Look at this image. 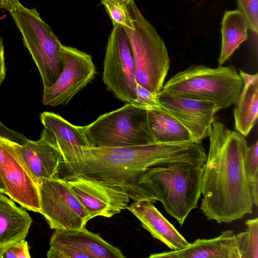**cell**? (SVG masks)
<instances>
[{"mask_svg":"<svg viewBox=\"0 0 258 258\" xmlns=\"http://www.w3.org/2000/svg\"><path fill=\"white\" fill-rule=\"evenodd\" d=\"M208 137L200 208L208 220L230 223L252 212L251 191L244 168L248 146L244 137L228 128L216 116Z\"/></svg>","mask_w":258,"mask_h":258,"instance_id":"1","label":"cell"},{"mask_svg":"<svg viewBox=\"0 0 258 258\" xmlns=\"http://www.w3.org/2000/svg\"><path fill=\"white\" fill-rule=\"evenodd\" d=\"M83 154L80 175L117 187L133 202L145 200L139 180L147 168L178 162L202 166L207 158L202 141L90 148Z\"/></svg>","mask_w":258,"mask_h":258,"instance_id":"2","label":"cell"},{"mask_svg":"<svg viewBox=\"0 0 258 258\" xmlns=\"http://www.w3.org/2000/svg\"><path fill=\"white\" fill-rule=\"evenodd\" d=\"M202 166L187 162L147 168L139 184L145 200L160 202L166 212L182 226L201 195Z\"/></svg>","mask_w":258,"mask_h":258,"instance_id":"3","label":"cell"},{"mask_svg":"<svg viewBox=\"0 0 258 258\" xmlns=\"http://www.w3.org/2000/svg\"><path fill=\"white\" fill-rule=\"evenodd\" d=\"M243 83L232 65L211 68L194 64L174 75L162 90L211 101L220 110L235 103Z\"/></svg>","mask_w":258,"mask_h":258,"instance_id":"4","label":"cell"},{"mask_svg":"<svg viewBox=\"0 0 258 258\" xmlns=\"http://www.w3.org/2000/svg\"><path fill=\"white\" fill-rule=\"evenodd\" d=\"M135 29H125L132 46L137 83L154 94L163 89L170 68L165 44L135 2L128 7Z\"/></svg>","mask_w":258,"mask_h":258,"instance_id":"5","label":"cell"},{"mask_svg":"<svg viewBox=\"0 0 258 258\" xmlns=\"http://www.w3.org/2000/svg\"><path fill=\"white\" fill-rule=\"evenodd\" d=\"M11 14L38 68L43 90L51 87L64 67V46L35 8L28 9L21 4Z\"/></svg>","mask_w":258,"mask_h":258,"instance_id":"6","label":"cell"},{"mask_svg":"<svg viewBox=\"0 0 258 258\" xmlns=\"http://www.w3.org/2000/svg\"><path fill=\"white\" fill-rule=\"evenodd\" d=\"M92 148H118L155 143L150 130L147 110L126 103L99 116L84 126Z\"/></svg>","mask_w":258,"mask_h":258,"instance_id":"7","label":"cell"},{"mask_svg":"<svg viewBox=\"0 0 258 258\" xmlns=\"http://www.w3.org/2000/svg\"><path fill=\"white\" fill-rule=\"evenodd\" d=\"M102 80L118 99L131 103L137 83L131 42L125 29L114 25L108 38L103 62Z\"/></svg>","mask_w":258,"mask_h":258,"instance_id":"8","label":"cell"},{"mask_svg":"<svg viewBox=\"0 0 258 258\" xmlns=\"http://www.w3.org/2000/svg\"><path fill=\"white\" fill-rule=\"evenodd\" d=\"M41 213L55 230L82 229L90 216L67 181L61 178L39 179Z\"/></svg>","mask_w":258,"mask_h":258,"instance_id":"9","label":"cell"},{"mask_svg":"<svg viewBox=\"0 0 258 258\" xmlns=\"http://www.w3.org/2000/svg\"><path fill=\"white\" fill-rule=\"evenodd\" d=\"M40 118L43 126L40 138L56 149L61 156L60 178L68 180L80 175L84 150L92 148L84 126L74 125L51 112H42Z\"/></svg>","mask_w":258,"mask_h":258,"instance_id":"10","label":"cell"},{"mask_svg":"<svg viewBox=\"0 0 258 258\" xmlns=\"http://www.w3.org/2000/svg\"><path fill=\"white\" fill-rule=\"evenodd\" d=\"M21 145L0 138V177L5 194L22 207L41 214L37 182L23 159Z\"/></svg>","mask_w":258,"mask_h":258,"instance_id":"11","label":"cell"},{"mask_svg":"<svg viewBox=\"0 0 258 258\" xmlns=\"http://www.w3.org/2000/svg\"><path fill=\"white\" fill-rule=\"evenodd\" d=\"M65 64L55 83L43 90V105H67L84 88L96 74L92 56L76 48L64 46Z\"/></svg>","mask_w":258,"mask_h":258,"instance_id":"12","label":"cell"},{"mask_svg":"<svg viewBox=\"0 0 258 258\" xmlns=\"http://www.w3.org/2000/svg\"><path fill=\"white\" fill-rule=\"evenodd\" d=\"M156 97L162 108L181 123L196 140L208 137L215 114L220 110L214 103L164 90Z\"/></svg>","mask_w":258,"mask_h":258,"instance_id":"13","label":"cell"},{"mask_svg":"<svg viewBox=\"0 0 258 258\" xmlns=\"http://www.w3.org/2000/svg\"><path fill=\"white\" fill-rule=\"evenodd\" d=\"M91 219L111 217L126 209L130 198L119 188L83 175L66 180Z\"/></svg>","mask_w":258,"mask_h":258,"instance_id":"14","label":"cell"},{"mask_svg":"<svg viewBox=\"0 0 258 258\" xmlns=\"http://www.w3.org/2000/svg\"><path fill=\"white\" fill-rule=\"evenodd\" d=\"M150 258H240L236 235L233 230L223 231L211 239H197L185 247L153 253Z\"/></svg>","mask_w":258,"mask_h":258,"instance_id":"15","label":"cell"},{"mask_svg":"<svg viewBox=\"0 0 258 258\" xmlns=\"http://www.w3.org/2000/svg\"><path fill=\"white\" fill-rule=\"evenodd\" d=\"M141 222L142 227L155 238L172 250L187 246L189 242L148 200L133 202L126 208Z\"/></svg>","mask_w":258,"mask_h":258,"instance_id":"16","label":"cell"},{"mask_svg":"<svg viewBox=\"0 0 258 258\" xmlns=\"http://www.w3.org/2000/svg\"><path fill=\"white\" fill-rule=\"evenodd\" d=\"M49 245H62L84 252L90 258H124L121 250L85 228L55 230Z\"/></svg>","mask_w":258,"mask_h":258,"instance_id":"17","label":"cell"},{"mask_svg":"<svg viewBox=\"0 0 258 258\" xmlns=\"http://www.w3.org/2000/svg\"><path fill=\"white\" fill-rule=\"evenodd\" d=\"M23 159L38 182L40 179L60 178L62 160L58 151L42 138L27 139L21 145Z\"/></svg>","mask_w":258,"mask_h":258,"instance_id":"18","label":"cell"},{"mask_svg":"<svg viewBox=\"0 0 258 258\" xmlns=\"http://www.w3.org/2000/svg\"><path fill=\"white\" fill-rule=\"evenodd\" d=\"M243 86L234 109L235 130L245 138L255 124L258 115V74L240 70Z\"/></svg>","mask_w":258,"mask_h":258,"instance_id":"19","label":"cell"},{"mask_svg":"<svg viewBox=\"0 0 258 258\" xmlns=\"http://www.w3.org/2000/svg\"><path fill=\"white\" fill-rule=\"evenodd\" d=\"M32 222L27 212L0 194V250L25 239Z\"/></svg>","mask_w":258,"mask_h":258,"instance_id":"20","label":"cell"},{"mask_svg":"<svg viewBox=\"0 0 258 258\" xmlns=\"http://www.w3.org/2000/svg\"><path fill=\"white\" fill-rule=\"evenodd\" d=\"M147 117L155 142L178 143L197 141L181 123L162 107L147 110Z\"/></svg>","mask_w":258,"mask_h":258,"instance_id":"21","label":"cell"},{"mask_svg":"<svg viewBox=\"0 0 258 258\" xmlns=\"http://www.w3.org/2000/svg\"><path fill=\"white\" fill-rule=\"evenodd\" d=\"M248 26L241 12L237 10L226 11L221 23V47L218 59L222 66L240 45L247 39Z\"/></svg>","mask_w":258,"mask_h":258,"instance_id":"22","label":"cell"},{"mask_svg":"<svg viewBox=\"0 0 258 258\" xmlns=\"http://www.w3.org/2000/svg\"><path fill=\"white\" fill-rule=\"evenodd\" d=\"M244 168L250 186L253 203L258 205V142L247 147L244 155Z\"/></svg>","mask_w":258,"mask_h":258,"instance_id":"23","label":"cell"},{"mask_svg":"<svg viewBox=\"0 0 258 258\" xmlns=\"http://www.w3.org/2000/svg\"><path fill=\"white\" fill-rule=\"evenodd\" d=\"M247 231L238 233L240 258L258 257V218L245 222Z\"/></svg>","mask_w":258,"mask_h":258,"instance_id":"24","label":"cell"},{"mask_svg":"<svg viewBox=\"0 0 258 258\" xmlns=\"http://www.w3.org/2000/svg\"><path fill=\"white\" fill-rule=\"evenodd\" d=\"M113 26L118 25L125 29L134 30V19L127 7L111 1L101 0Z\"/></svg>","mask_w":258,"mask_h":258,"instance_id":"25","label":"cell"},{"mask_svg":"<svg viewBox=\"0 0 258 258\" xmlns=\"http://www.w3.org/2000/svg\"><path fill=\"white\" fill-rule=\"evenodd\" d=\"M238 10L244 17L248 29L258 33V0H236Z\"/></svg>","mask_w":258,"mask_h":258,"instance_id":"26","label":"cell"},{"mask_svg":"<svg viewBox=\"0 0 258 258\" xmlns=\"http://www.w3.org/2000/svg\"><path fill=\"white\" fill-rule=\"evenodd\" d=\"M156 95L137 84L136 97L131 103L146 110L159 108L161 106L157 99Z\"/></svg>","mask_w":258,"mask_h":258,"instance_id":"27","label":"cell"},{"mask_svg":"<svg viewBox=\"0 0 258 258\" xmlns=\"http://www.w3.org/2000/svg\"><path fill=\"white\" fill-rule=\"evenodd\" d=\"M1 258H30L28 242L25 239L13 243L0 250Z\"/></svg>","mask_w":258,"mask_h":258,"instance_id":"28","label":"cell"},{"mask_svg":"<svg viewBox=\"0 0 258 258\" xmlns=\"http://www.w3.org/2000/svg\"><path fill=\"white\" fill-rule=\"evenodd\" d=\"M46 255L48 258H90L83 252L62 245H49Z\"/></svg>","mask_w":258,"mask_h":258,"instance_id":"29","label":"cell"},{"mask_svg":"<svg viewBox=\"0 0 258 258\" xmlns=\"http://www.w3.org/2000/svg\"><path fill=\"white\" fill-rule=\"evenodd\" d=\"M0 138L7 139L20 145H22L27 139L24 134L10 129L1 121H0Z\"/></svg>","mask_w":258,"mask_h":258,"instance_id":"30","label":"cell"},{"mask_svg":"<svg viewBox=\"0 0 258 258\" xmlns=\"http://www.w3.org/2000/svg\"><path fill=\"white\" fill-rule=\"evenodd\" d=\"M6 68L5 62V51L3 40L0 36V87L6 77Z\"/></svg>","mask_w":258,"mask_h":258,"instance_id":"31","label":"cell"},{"mask_svg":"<svg viewBox=\"0 0 258 258\" xmlns=\"http://www.w3.org/2000/svg\"><path fill=\"white\" fill-rule=\"evenodd\" d=\"M21 5L19 0H0V9L12 13L17 10Z\"/></svg>","mask_w":258,"mask_h":258,"instance_id":"32","label":"cell"},{"mask_svg":"<svg viewBox=\"0 0 258 258\" xmlns=\"http://www.w3.org/2000/svg\"><path fill=\"white\" fill-rule=\"evenodd\" d=\"M106 1H111L117 3H119L122 5L125 6L126 7H128L131 5L134 2V0H106Z\"/></svg>","mask_w":258,"mask_h":258,"instance_id":"33","label":"cell"},{"mask_svg":"<svg viewBox=\"0 0 258 258\" xmlns=\"http://www.w3.org/2000/svg\"><path fill=\"white\" fill-rule=\"evenodd\" d=\"M6 191L5 186L3 182V181L0 177V194H5Z\"/></svg>","mask_w":258,"mask_h":258,"instance_id":"34","label":"cell"}]
</instances>
